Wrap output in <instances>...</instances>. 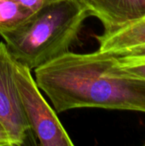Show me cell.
<instances>
[{
    "mask_svg": "<svg viewBox=\"0 0 145 146\" xmlns=\"http://www.w3.org/2000/svg\"><path fill=\"white\" fill-rule=\"evenodd\" d=\"M104 30L121 27L145 16V0H80Z\"/></svg>",
    "mask_w": 145,
    "mask_h": 146,
    "instance_id": "5",
    "label": "cell"
},
{
    "mask_svg": "<svg viewBox=\"0 0 145 146\" xmlns=\"http://www.w3.org/2000/svg\"><path fill=\"white\" fill-rule=\"evenodd\" d=\"M89 15L80 0H61L1 36L13 58L32 70L69 51Z\"/></svg>",
    "mask_w": 145,
    "mask_h": 146,
    "instance_id": "1",
    "label": "cell"
},
{
    "mask_svg": "<svg viewBox=\"0 0 145 146\" xmlns=\"http://www.w3.org/2000/svg\"><path fill=\"white\" fill-rule=\"evenodd\" d=\"M32 12H35L47 5L54 3L61 0H15Z\"/></svg>",
    "mask_w": 145,
    "mask_h": 146,
    "instance_id": "8",
    "label": "cell"
},
{
    "mask_svg": "<svg viewBox=\"0 0 145 146\" xmlns=\"http://www.w3.org/2000/svg\"><path fill=\"white\" fill-rule=\"evenodd\" d=\"M15 60L5 43L0 42V121L14 146L23 145L31 129L25 117L15 80Z\"/></svg>",
    "mask_w": 145,
    "mask_h": 146,
    "instance_id": "3",
    "label": "cell"
},
{
    "mask_svg": "<svg viewBox=\"0 0 145 146\" xmlns=\"http://www.w3.org/2000/svg\"><path fill=\"white\" fill-rule=\"evenodd\" d=\"M32 13L15 0H0V35L20 27Z\"/></svg>",
    "mask_w": 145,
    "mask_h": 146,
    "instance_id": "6",
    "label": "cell"
},
{
    "mask_svg": "<svg viewBox=\"0 0 145 146\" xmlns=\"http://www.w3.org/2000/svg\"><path fill=\"white\" fill-rule=\"evenodd\" d=\"M118 68L126 74L145 80V56H115Z\"/></svg>",
    "mask_w": 145,
    "mask_h": 146,
    "instance_id": "7",
    "label": "cell"
},
{
    "mask_svg": "<svg viewBox=\"0 0 145 146\" xmlns=\"http://www.w3.org/2000/svg\"><path fill=\"white\" fill-rule=\"evenodd\" d=\"M0 146H14L6 128L4 127L1 121H0Z\"/></svg>",
    "mask_w": 145,
    "mask_h": 146,
    "instance_id": "9",
    "label": "cell"
},
{
    "mask_svg": "<svg viewBox=\"0 0 145 146\" xmlns=\"http://www.w3.org/2000/svg\"><path fill=\"white\" fill-rule=\"evenodd\" d=\"M15 80L25 117L39 144L43 146H73L56 111L40 93L31 69L15 61Z\"/></svg>",
    "mask_w": 145,
    "mask_h": 146,
    "instance_id": "2",
    "label": "cell"
},
{
    "mask_svg": "<svg viewBox=\"0 0 145 146\" xmlns=\"http://www.w3.org/2000/svg\"><path fill=\"white\" fill-rule=\"evenodd\" d=\"M97 50L113 56H145V16L97 35Z\"/></svg>",
    "mask_w": 145,
    "mask_h": 146,
    "instance_id": "4",
    "label": "cell"
}]
</instances>
